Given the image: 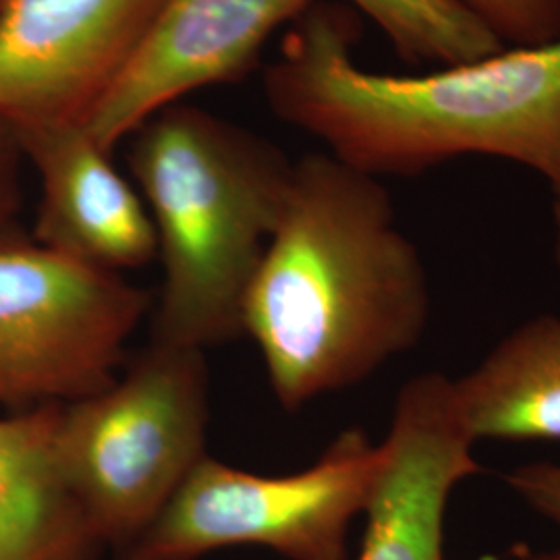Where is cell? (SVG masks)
<instances>
[{
  "instance_id": "6da1fadb",
  "label": "cell",
  "mask_w": 560,
  "mask_h": 560,
  "mask_svg": "<svg viewBox=\"0 0 560 560\" xmlns=\"http://www.w3.org/2000/svg\"><path fill=\"white\" fill-rule=\"evenodd\" d=\"M358 40L349 7L312 4L264 71L272 113L376 179L490 156L534 171L560 201V38L423 75L363 69Z\"/></svg>"
},
{
  "instance_id": "7a4b0ae2",
  "label": "cell",
  "mask_w": 560,
  "mask_h": 560,
  "mask_svg": "<svg viewBox=\"0 0 560 560\" xmlns=\"http://www.w3.org/2000/svg\"><path fill=\"white\" fill-rule=\"evenodd\" d=\"M430 310L428 270L381 179L326 152L295 162L241 314L280 405L368 381L420 345Z\"/></svg>"
},
{
  "instance_id": "3957f363",
  "label": "cell",
  "mask_w": 560,
  "mask_h": 560,
  "mask_svg": "<svg viewBox=\"0 0 560 560\" xmlns=\"http://www.w3.org/2000/svg\"><path fill=\"white\" fill-rule=\"evenodd\" d=\"M127 162L162 264L152 339L206 351L240 337L243 301L287 208L295 162L185 102L141 125Z\"/></svg>"
},
{
  "instance_id": "277c9868",
  "label": "cell",
  "mask_w": 560,
  "mask_h": 560,
  "mask_svg": "<svg viewBox=\"0 0 560 560\" xmlns=\"http://www.w3.org/2000/svg\"><path fill=\"white\" fill-rule=\"evenodd\" d=\"M208 390L203 349L150 339L122 376L62 402L60 463L104 548L138 538L208 455Z\"/></svg>"
},
{
  "instance_id": "5b68a950",
  "label": "cell",
  "mask_w": 560,
  "mask_h": 560,
  "mask_svg": "<svg viewBox=\"0 0 560 560\" xmlns=\"http://www.w3.org/2000/svg\"><path fill=\"white\" fill-rule=\"evenodd\" d=\"M384 446L365 430H342L316 463L261 476L206 455L119 560H200L260 546L287 560H347L353 521L365 515Z\"/></svg>"
},
{
  "instance_id": "8992f818",
  "label": "cell",
  "mask_w": 560,
  "mask_h": 560,
  "mask_svg": "<svg viewBox=\"0 0 560 560\" xmlns=\"http://www.w3.org/2000/svg\"><path fill=\"white\" fill-rule=\"evenodd\" d=\"M150 295L122 275L0 233V409L62 405L117 378Z\"/></svg>"
},
{
  "instance_id": "52a82bcc",
  "label": "cell",
  "mask_w": 560,
  "mask_h": 560,
  "mask_svg": "<svg viewBox=\"0 0 560 560\" xmlns=\"http://www.w3.org/2000/svg\"><path fill=\"white\" fill-rule=\"evenodd\" d=\"M164 0H2L0 120L85 125Z\"/></svg>"
},
{
  "instance_id": "ba28073f",
  "label": "cell",
  "mask_w": 560,
  "mask_h": 560,
  "mask_svg": "<svg viewBox=\"0 0 560 560\" xmlns=\"http://www.w3.org/2000/svg\"><path fill=\"white\" fill-rule=\"evenodd\" d=\"M318 0H164L125 71L85 122L113 152L185 96L240 81L282 25Z\"/></svg>"
},
{
  "instance_id": "9c48e42d",
  "label": "cell",
  "mask_w": 560,
  "mask_h": 560,
  "mask_svg": "<svg viewBox=\"0 0 560 560\" xmlns=\"http://www.w3.org/2000/svg\"><path fill=\"white\" fill-rule=\"evenodd\" d=\"M453 378L425 372L400 386L384 436V465L365 509L360 560H444L446 506L480 474Z\"/></svg>"
},
{
  "instance_id": "30bf717a",
  "label": "cell",
  "mask_w": 560,
  "mask_h": 560,
  "mask_svg": "<svg viewBox=\"0 0 560 560\" xmlns=\"http://www.w3.org/2000/svg\"><path fill=\"white\" fill-rule=\"evenodd\" d=\"M13 131L40 185L34 241L117 275L156 260V233L140 191L85 125L48 122Z\"/></svg>"
},
{
  "instance_id": "8fae6325",
  "label": "cell",
  "mask_w": 560,
  "mask_h": 560,
  "mask_svg": "<svg viewBox=\"0 0 560 560\" xmlns=\"http://www.w3.org/2000/svg\"><path fill=\"white\" fill-rule=\"evenodd\" d=\"M60 407L0 416V560H96L104 550L60 463Z\"/></svg>"
},
{
  "instance_id": "7c38bea8",
  "label": "cell",
  "mask_w": 560,
  "mask_h": 560,
  "mask_svg": "<svg viewBox=\"0 0 560 560\" xmlns=\"http://www.w3.org/2000/svg\"><path fill=\"white\" fill-rule=\"evenodd\" d=\"M453 393L474 442L560 441V316L523 322Z\"/></svg>"
},
{
  "instance_id": "4fadbf2b",
  "label": "cell",
  "mask_w": 560,
  "mask_h": 560,
  "mask_svg": "<svg viewBox=\"0 0 560 560\" xmlns=\"http://www.w3.org/2000/svg\"><path fill=\"white\" fill-rule=\"evenodd\" d=\"M400 59L434 69L488 59L509 48L459 0H349Z\"/></svg>"
},
{
  "instance_id": "5bb4252c",
  "label": "cell",
  "mask_w": 560,
  "mask_h": 560,
  "mask_svg": "<svg viewBox=\"0 0 560 560\" xmlns=\"http://www.w3.org/2000/svg\"><path fill=\"white\" fill-rule=\"evenodd\" d=\"M506 46H540L560 38V0H459Z\"/></svg>"
},
{
  "instance_id": "9a60e30c",
  "label": "cell",
  "mask_w": 560,
  "mask_h": 560,
  "mask_svg": "<svg viewBox=\"0 0 560 560\" xmlns=\"http://www.w3.org/2000/svg\"><path fill=\"white\" fill-rule=\"evenodd\" d=\"M504 483L541 520L560 527V463L529 460L504 474Z\"/></svg>"
},
{
  "instance_id": "2e32d148",
  "label": "cell",
  "mask_w": 560,
  "mask_h": 560,
  "mask_svg": "<svg viewBox=\"0 0 560 560\" xmlns=\"http://www.w3.org/2000/svg\"><path fill=\"white\" fill-rule=\"evenodd\" d=\"M23 166L20 141L7 122L0 120V233L18 226L15 219L23 203Z\"/></svg>"
},
{
  "instance_id": "e0dca14e",
  "label": "cell",
  "mask_w": 560,
  "mask_h": 560,
  "mask_svg": "<svg viewBox=\"0 0 560 560\" xmlns=\"http://www.w3.org/2000/svg\"><path fill=\"white\" fill-rule=\"evenodd\" d=\"M552 222H555V258L560 266V201L552 203Z\"/></svg>"
},
{
  "instance_id": "ac0fdd59",
  "label": "cell",
  "mask_w": 560,
  "mask_h": 560,
  "mask_svg": "<svg viewBox=\"0 0 560 560\" xmlns=\"http://www.w3.org/2000/svg\"><path fill=\"white\" fill-rule=\"evenodd\" d=\"M527 560H560V548L544 550V552H538V555H532V557H527Z\"/></svg>"
},
{
  "instance_id": "d6986e66",
  "label": "cell",
  "mask_w": 560,
  "mask_h": 560,
  "mask_svg": "<svg viewBox=\"0 0 560 560\" xmlns=\"http://www.w3.org/2000/svg\"><path fill=\"white\" fill-rule=\"evenodd\" d=\"M0 4H2V0H0Z\"/></svg>"
}]
</instances>
